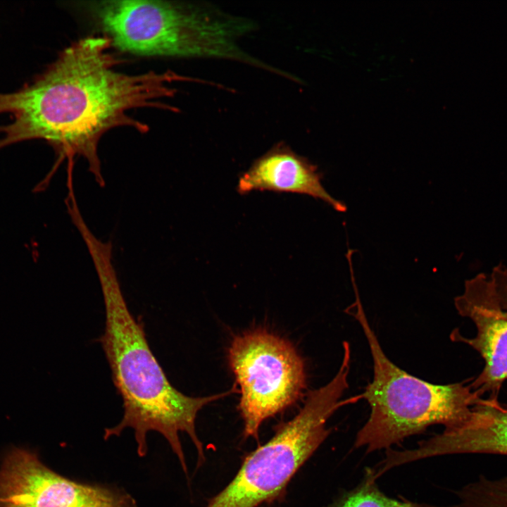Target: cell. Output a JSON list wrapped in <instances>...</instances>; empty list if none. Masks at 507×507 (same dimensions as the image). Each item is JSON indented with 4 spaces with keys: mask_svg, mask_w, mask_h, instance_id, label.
Returning a JSON list of instances; mask_svg holds the SVG:
<instances>
[{
    "mask_svg": "<svg viewBox=\"0 0 507 507\" xmlns=\"http://www.w3.org/2000/svg\"><path fill=\"white\" fill-rule=\"evenodd\" d=\"M104 35L89 36L64 49L41 74L17 90L0 92V149L32 139L46 142L61 160L84 158L101 186L98 146L102 136L118 127L141 133L149 128L130 115L142 108L175 111L165 103L182 80L167 70L130 75L117 70L120 61Z\"/></svg>",
    "mask_w": 507,
    "mask_h": 507,
    "instance_id": "1",
    "label": "cell"
},
{
    "mask_svg": "<svg viewBox=\"0 0 507 507\" xmlns=\"http://www.w3.org/2000/svg\"><path fill=\"white\" fill-rule=\"evenodd\" d=\"M87 249L105 306V330L99 339L124 411L118 424L105 429L104 438L119 436L131 428L137 453L144 457L148 451V432H158L167 440L187 475L180 432H186L192 441L200 465L205 456L195 430L197 413L205 405L237 389L233 386L223 393L192 397L174 387L149 347L143 323L137 320L128 308L113 263L111 243L94 239L87 244Z\"/></svg>",
    "mask_w": 507,
    "mask_h": 507,
    "instance_id": "2",
    "label": "cell"
},
{
    "mask_svg": "<svg viewBox=\"0 0 507 507\" xmlns=\"http://www.w3.org/2000/svg\"><path fill=\"white\" fill-rule=\"evenodd\" d=\"M353 288L356 299L346 311L361 327L373 363V380L361 394L370 413L357 432L356 448H364L367 453L387 450L431 425L452 427L484 400L470 384H432L394 364L384 353L368 322L356 284Z\"/></svg>",
    "mask_w": 507,
    "mask_h": 507,
    "instance_id": "3",
    "label": "cell"
},
{
    "mask_svg": "<svg viewBox=\"0 0 507 507\" xmlns=\"http://www.w3.org/2000/svg\"><path fill=\"white\" fill-rule=\"evenodd\" d=\"M113 48L146 57H241L234 43L249 26L196 6L148 0L85 3Z\"/></svg>",
    "mask_w": 507,
    "mask_h": 507,
    "instance_id": "4",
    "label": "cell"
},
{
    "mask_svg": "<svg viewBox=\"0 0 507 507\" xmlns=\"http://www.w3.org/2000/svg\"><path fill=\"white\" fill-rule=\"evenodd\" d=\"M351 359L344 356L332 379L308 392L303 406L274 436L244 459L233 480L206 507H257L280 496L287 484L329 436L330 417L358 396L342 399Z\"/></svg>",
    "mask_w": 507,
    "mask_h": 507,
    "instance_id": "5",
    "label": "cell"
},
{
    "mask_svg": "<svg viewBox=\"0 0 507 507\" xmlns=\"http://www.w3.org/2000/svg\"><path fill=\"white\" fill-rule=\"evenodd\" d=\"M241 394L244 434L258 439L263 422L294 403L306 388L303 359L287 340L257 329L237 336L228 350Z\"/></svg>",
    "mask_w": 507,
    "mask_h": 507,
    "instance_id": "6",
    "label": "cell"
},
{
    "mask_svg": "<svg viewBox=\"0 0 507 507\" xmlns=\"http://www.w3.org/2000/svg\"><path fill=\"white\" fill-rule=\"evenodd\" d=\"M0 507H137L123 490L78 482L45 465L30 451L14 448L0 467Z\"/></svg>",
    "mask_w": 507,
    "mask_h": 507,
    "instance_id": "7",
    "label": "cell"
},
{
    "mask_svg": "<svg viewBox=\"0 0 507 507\" xmlns=\"http://www.w3.org/2000/svg\"><path fill=\"white\" fill-rule=\"evenodd\" d=\"M458 314L475 325V337L462 336L456 330L451 334L455 342L465 343L477 351L484 365L470 383L480 396L498 399L502 384L507 380V317L500 306L490 275L479 273L465 282L462 294L454 299Z\"/></svg>",
    "mask_w": 507,
    "mask_h": 507,
    "instance_id": "8",
    "label": "cell"
},
{
    "mask_svg": "<svg viewBox=\"0 0 507 507\" xmlns=\"http://www.w3.org/2000/svg\"><path fill=\"white\" fill-rule=\"evenodd\" d=\"M489 453L507 455V406L485 399L473 406L459 424L406 449V463L444 455Z\"/></svg>",
    "mask_w": 507,
    "mask_h": 507,
    "instance_id": "9",
    "label": "cell"
},
{
    "mask_svg": "<svg viewBox=\"0 0 507 507\" xmlns=\"http://www.w3.org/2000/svg\"><path fill=\"white\" fill-rule=\"evenodd\" d=\"M237 190L305 194L322 200L338 212L346 206L334 199L322 184V174L306 158L287 148H276L256 160L239 178Z\"/></svg>",
    "mask_w": 507,
    "mask_h": 507,
    "instance_id": "10",
    "label": "cell"
},
{
    "mask_svg": "<svg viewBox=\"0 0 507 507\" xmlns=\"http://www.w3.org/2000/svg\"><path fill=\"white\" fill-rule=\"evenodd\" d=\"M458 501L449 506L416 503L417 507H507V477L484 476L456 492Z\"/></svg>",
    "mask_w": 507,
    "mask_h": 507,
    "instance_id": "11",
    "label": "cell"
},
{
    "mask_svg": "<svg viewBox=\"0 0 507 507\" xmlns=\"http://www.w3.org/2000/svg\"><path fill=\"white\" fill-rule=\"evenodd\" d=\"M372 469L353 489L344 492L327 507H417L416 503L386 495L376 484Z\"/></svg>",
    "mask_w": 507,
    "mask_h": 507,
    "instance_id": "12",
    "label": "cell"
},
{
    "mask_svg": "<svg viewBox=\"0 0 507 507\" xmlns=\"http://www.w3.org/2000/svg\"><path fill=\"white\" fill-rule=\"evenodd\" d=\"M490 277L493 282L500 306L507 317V267L501 263L494 266Z\"/></svg>",
    "mask_w": 507,
    "mask_h": 507,
    "instance_id": "13",
    "label": "cell"
}]
</instances>
